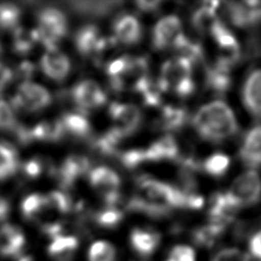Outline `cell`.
<instances>
[{
  "mask_svg": "<svg viewBox=\"0 0 261 261\" xmlns=\"http://www.w3.org/2000/svg\"><path fill=\"white\" fill-rule=\"evenodd\" d=\"M21 212L30 220H40L48 212H51L46 195L32 194L25 197L21 203Z\"/></svg>",
  "mask_w": 261,
  "mask_h": 261,
  "instance_id": "cell-27",
  "label": "cell"
},
{
  "mask_svg": "<svg viewBox=\"0 0 261 261\" xmlns=\"http://www.w3.org/2000/svg\"><path fill=\"white\" fill-rule=\"evenodd\" d=\"M226 15L238 28H249L261 21V2H228L225 7Z\"/></svg>",
  "mask_w": 261,
  "mask_h": 261,
  "instance_id": "cell-13",
  "label": "cell"
},
{
  "mask_svg": "<svg viewBox=\"0 0 261 261\" xmlns=\"http://www.w3.org/2000/svg\"><path fill=\"white\" fill-rule=\"evenodd\" d=\"M16 125L17 122L12 107L0 98V129L13 130Z\"/></svg>",
  "mask_w": 261,
  "mask_h": 261,
  "instance_id": "cell-42",
  "label": "cell"
},
{
  "mask_svg": "<svg viewBox=\"0 0 261 261\" xmlns=\"http://www.w3.org/2000/svg\"><path fill=\"white\" fill-rule=\"evenodd\" d=\"M224 194L236 209L254 205L261 198V177L256 171L248 170L239 175Z\"/></svg>",
  "mask_w": 261,
  "mask_h": 261,
  "instance_id": "cell-5",
  "label": "cell"
},
{
  "mask_svg": "<svg viewBox=\"0 0 261 261\" xmlns=\"http://www.w3.org/2000/svg\"><path fill=\"white\" fill-rule=\"evenodd\" d=\"M109 114L114 122L113 127L123 138L134 134L142 122V112L133 104L114 102L109 107Z\"/></svg>",
  "mask_w": 261,
  "mask_h": 261,
  "instance_id": "cell-10",
  "label": "cell"
},
{
  "mask_svg": "<svg viewBox=\"0 0 261 261\" xmlns=\"http://www.w3.org/2000/svg\"><path fill=\"white\" fill-rule=\"evenodd\" d=\"M102 38L100 37V32L93 24H88L81 28L76 32L74 38L77 51L85 56L97 53Z\"/></svg>",
  "mask_w": 261,
  "mask_h": 261,
  "instance_id": "cell-24",
  "label": "cell"
},
{
  "mask_svg": "<svg viewBox=\"0 0 261 261\" xmlns=\"http://www.w3.org/2000/svg\"><path fill=\"white\" fill-rule=\"evenodd\" d=\"M38 41L47 49L57 48L58 42L67 33L65 15L57 8H43L38 13V28L36 30Z\"/></svg>",
  "mask_w": 261,
  "mask_h": 261,
  "instance_id": "cell-4",
  "label": "cell"
},
{
  "mask_svg": "<svg viewBox=\"0 0 261 261\" xmlns=\"http://www.w3.org/2000/svg\"><path fill=\"white\" fill-rule=\"evenodd\" d=\"M219 3L216 1L204 2L201 7L197 8L192 15V24L200 33H209L219 21L216 15V9Z\"/></svg>",
  "mask_w": 261,
  "mask_h": 261,
  "instance_id": "cell-22",
  "label": "cell"
},
{
  "mask_svg": "<svg viewBox=\"0 0 261 261\" xmlns=\"http://www.w3.org/2000/svg\"><path fill=\"white\" fill-rule=\"evenodd\" d=\"M43 72L54 81H63L70 69L68 57L57 48L47 49L41 58Z\"/></svg>",
  "mask_w": 261,
  "mask_h": 261,
  "instance_id": "cell-14",
  "label": "cell"
},
{
  "mask_svg": "<svg viewBox=\"0 0 261 261\" xmlns=\"http://www.w3.org/2000/svg\"><path fill=\"white\" fill-rule=\"evenodd\" d=\"M192 65L188 59L178 56L164 62L157 81L161 91H171L181 98L190 96L195 89Z\"/></svg>",
  "mask_w": 261,
  "mask_h": 261,
  "instance_id": "cell-3",
  "label": "cell"
},
{
  "mask_svg": "<svg viewBox=\"0 0 261 261\" xmlns=\"http://www.w3.org/2000/svg\"><path fill=\"white\" fill-rule=\"evenodd\" d=\"M18 167V155L15 149L0 143V180L11 176Z\"/></svg>",
  "mask_w": 261,
  "mask_h": 261,
  "instance_id": "cell-35",
  "label": "cell"
},
{
  "mask_svg": "<svg viewBox=\"0 0 261 261\" xmlns=\"http://www.w3.org/2000/svg\"><path fill=\"white\" fill-rule=\"evenodd\" d=\"M188 113L186 109L177 106H164L159 119L160 127L164 130L180 129L187 122Z\"/></svg>",
  "mask_w": 261,
  "mask_h": 261,
  "instance_id": "cell-29",
  "label": "cell"
},
{
  "mask_svg": "<svg viewBox=\"0 0 261 261\" xmlns=\"http://www.w3.org/2000/svg\"><path fill=\"white\" fill-rule=\"evenodd\" d=\"M120 160L122 164L127 168H136L140 164L147 162L144 149L128 150L120 155Z\"/></svg>",
  "mask_w": 261,
  "mask_h": 261,
  "instance_id": "cell-44",
  "label": "cell"
},
{
  "mask_svg": "<svg viewBox=\"0 0 261 261\" xmlns=\"http://www.w3.org/2000/svg\"><path fill=\"white\" fill-rule=\"evenodd\" d=\"M0 52H1V46H0Z\"/></svg>",
  "mask_w": 261,
  "mask_h": 261,
  "instance_id": "cell-52",
  "label": "cell"
},
{
  "mask_svg": "<svg viewBox=\"0 0 261 261\" xmlns=\"http://www.w3.org/2000/svg\"><path fill=\"white\" fill-rule=\"evenodd\" d=\"M23 172L25 173L27 176L31 177V178H36L38 177L43 170V164L40 160L38 159H31L29 161H27L23 164Z\"/></svg>",
  "mask_w": 261,
  "mask_h": 261,
  "instance_id": "cell-46",
  "label": "cell"
},
{
  "mask_svg": "<svg viewBox=\"0 0 261 261\" xmlns=\"http://www.w3.org/2000/svg\"><path fill=\"white\" fill-rule=\"evenodd\" d=\"M34 71H35V66L33 63L29 61H24L19 64L18 73H19V76H21L22 79H30L34 74Z\"/></svg>",
  "mask_w": 261,
  "mask_h": 261,
  "instance_id": "cell-48",
  "label": "cell"
},
{
  "mask_svg": "<svg viewBox=\"0 0 261 261\" xmlns=\"http://www.w3.org/2000/svg\"><path fill=\"white\" fill-rule=\"evenodd\" d=\"M95 220L103 227H115L122 220V212L114 206H107L105 209L97 212Z\"/></svg>",
  "mask_w": 261,
  "mask_h": 261,
  "instance_id": "cell-40",
  "label": "cell"
},
{
  "mask_svg": "<svg viewBox=\"0 0 261 261\" xmlns=\"http://www.w3.org/2000/svg\"><path fill=\"white\" fill-rule=\"evenodd\" d=\"M19 261H35L32 257H29V256H24L22 258H20Z\"/></svg>",
  "mask_w": 261,
  "mask_h": 261,
  "instance_id": "cell-51",
  "label": "cell"
},
{
  "mask_svg": "<svg viewBox=\"0 0 261 261\" xmlns=\"http://www.w3.org/2000/svg\"><path fill=\"white\" fill-rule=\"evenodd\" d=\"M90 167L87 157L82 155H70L58 169V179L63 187H70L80 176L85 174Z\"/></svg>",
  "mask_w": 261,
  "mask_h": 261,
  "instance_id": "cell-19",
  "label": "cell"
},
{
  "mask_svg": "<svg viewBox=\"0 0 261 261\" xmlns=\"http://www.w3.org/2000/svg\"><path fill=\"white\" fill-rule=\"evenodd\" d=\"M141 95L143 101L148 106H157L161 101V89L157 82H154L149 76L137 83L133 88Z\"/></svg>",
  "mask_w": 261,
  "mask_h": 261,
  "instance_id": "cell-32",
  "label": "cell"
},
{
  "mask_svg": "<svg viewBox=\"0 0 261 261\" xmlns=\"http://www.w3.org/2000/svg\"><path fill=\"white\" fill-rule=\"evenodd\" d=\"M226 226L227 225L225 224L209 220L207 224L202 225L194 230L191 243L194 244L199 250L200 248H210L219 241Z\"/></svg>",
  "mask_w": 261,
  "mask_h": 261,
  "instance_id": "cell-23",
  "label": "cell"
},
{
  "mask_svg": "<svg viewBox=\"0 0 261 261\" xmlns=\"http://www.w3.org/2000/svg\"><path fill=\"white\" fill-rule=\"evenodd\" d=\"M122 139H124L123 136L117 129L112 127L95 140L94 147L101 154L110 156L116 153L117 147Z\"/></svg>",
  "mask_w": 261,
  "mask_h": 261,
  "instance_id": "cell-36",
  "label": "cell"
},
{
  "mask_svg": "<svg viewBox=\"0 0 261 261\" xmlns=\"http://www.w3.org/2000/svg\"><path fill=\"white\" fill-rule=\"evenodd\" d=\"M69 5L76 12H80L85 15L92 16H104L110 13L115 6L119 5V2H86V1H76L70 2Z\"/></svg>",
  "mask_w": 261,
  "mask_h": 261,
  "instance_id": "cell-34",
  "label": "cell"
},
{
  "mask_svg": "<svg viewBox=\"0 0 261 261\" xmlns=\"http://www.w3.org/2000/svg\"><path fill=\"white\" fill-rule=\"evenodd\" d=\"M193 125L202 139L214 143L222 142L238 132V122L232 110L220 100L200 107L194 116Z\"/></svg>",
  "mask_w": 261,
  "mask_h": 261,
  "instance_id": "cell-2",
  "label": "cell"
},
{
  "mask_svg": "<svg viewBox=\"0 0 261 261\" xmlns=\"http://www.w3.org/2000/svg\"><path fill=\"white\" fill-rule=\"evenodd\" d=\"M77 246L79 242L75 237L60 232L51 237L48 253L54 261H69L75 254Z\"/></svg>",
  "mask_w": 261,
  "mask_h": 261,
  "instance_id": "cell-21",
  "label": "cell"
},
{
  "mask_svg": "<svg viewBox=\"0 0 261 261\" xmlns=\"http://www.w3.org/2000/svg\"><path fill=\"white\" fill-rule=\"evenodd\" d=\"M90 182L103 197L107 206H114L119 200L120 178L118 174L106 166H99L91 170Z\"/></svg>",
  "mask_w": 261,
  "mask_h": 261,
  "instance_id": "cell-9",
  "label": "cell"
},
{
  "mask_svg": "<svg viewBox=\"0 0 261 261\" xmlns=\"http://www.w3.org/2000/svg\"><path fill=\"white\" fill-rule=\"evenodd\" d=\"M75 105L84 112L97 109L106 102V95L99 85L93 81H82L71 91Z\"/></svg>",
  "mask_w": 261,
  "mask_h": 261,
  "instance_id": "cell-12",
  "label": "cell"
},
{
  "mask_svg": "<svg viewBox=\"0 0 261 261\" xmlns=\"http://www.w3.org/2000/svg\"><path fill=\"white\" fill-rule=\"evenodd\" d=\"M51 102V95L44 87L31 83H21L13 98V108L25 112H36L47 107Z\"/></svg>",
  "mask_w": 261,
  "mask_h": 261,
  "instance_id": "cell-6",
  "label": "cell"
},
{
  "mask_svg": "<svg viewBox=\"0 0 261 261\" xmlns=\"http://www.w3.org/2000/svg\"><path fill=\"white\" fill-rule=\"evenodd\" d=\"M207 261H253L244 247L226 245L215 248Z\"/></svg>",
  "mask_w": 261,
  "mask_h": 261,
  "instance_id": "cell-31",
  "label": "cell"
},
{
  "mask_svg": "<svg viewBox=\"0 0 261 261\" xmlns=\"http://www.w3.org/2000/svg\"><path fill=\"white\" fill-rule=\"evenodd\" d=\"M239 155L246 166H261V124L252 126L246 133Z\"/></svg>",
  "mask_w": 261,
  "mask_h": 261,
  "instance_id": "cell-15",
  "label": "cell"
},
{
  "mask_svg": "<svg viewBox=\"0 0 261 261\" xmlns=\"http://www.w3.org/2000/svg\"><path fill=\"white\" fill-rule=\"evenodd\" d=\"M138 8L143 11H153L160 5L159 1H139L136 3Z\"/></svg>",
  "mask_w": 261,
  "mask_h": 261,
  "instance_id": "cell-49",
  "label": "cell"
},
{
  "mask_svg": "<svg viewBox=\"0 0 261 261\" xmlns=\"http://www.w3.org/2000/svg\"><path fill=\"white\" fill-rule=\"evenodd\" d=\"M12 76L13 73L11 69L8 66L0 63V92L10 83Z\"/></svg>",
  "mask_w": 261,
  "mask_h": 261,
  "instance_id": "cell-47",
  "label": "cell"
},
{
  "mask_svg": "<svg viewBox=\"0 0 261 261\" xmlns=\"http://www.w3.org/2000/svg\"><path fill=\"white\" fill-rule=\"evenodd\" d=\"M144 150L147 162L174 160L179 157L178 145L172 136H164Z\"/></svg>",
  "mask_w": 261,
  "mask_h": 261,
  "instance_id": "cell-20",
  "label": "cell"
},
{
  "mask_svg": "<svg viewBox=\"0 0 261 261\" xmlns=\"http://www.w3.org/2000/svg\"><path fill=\"white\" fill-rule=\"evenodd\" d=\"M244 248L253 261H261V228L248 237Z\"/></svg>",
  "mask_w": 261,
  "mask_h": 261,
  "instance_id": "cell-43",
  "label": "cell"
},
{
  "mask_svg": "<svg viewBox=\"0 0 261 261\" xmlns=\"http://www.w3.org/2000/svg\"><path fill=\"white\" fill-rule=\"evenodd\" d=\"M88 261H116L117 251L114 245L105 240H98L91 244L87 253Z\"/></svg>",
  "mask_w": 261,
  "mask_h": 261,
  "instance_id": "cell-33",
  "label": "cell"
},
{
  "mask_svg": "<svg viewBox=\"0 0 261 261\" xmlns=\"http://www.w3.org/2000/svg\"><path fill=\"white\" fill-rule=\"evenodd\" d=\"M132 250L142 259H149L160 250L162 233L150 226L134 227L128 237Z\"/></svg>",
  "mask_w": 261,
  "mask_h": 261,
  "instance_id": "cell-7",
  "label": "cell"
},
{
  "mask_svg": "<svg viewBox=\"0 0 261 261\" xmlns=\"http://www.w3.org/2000/svg\"><path fill=\"white\" fill-rule=\"evenodd\" d=\"M38 41V35L35 31H28L22 28H16L13 34V49L19 54L30 52L34 44Z\"/></svg>",
  "mask_w": 261,
  "mask_h": 261,
  "instance_id": "cell-38",
  "label": "cell"
},
{
  "mask_svg": "<svg viewBox=\"0 0 261 261\" xmlns=\"http://www.w3.org/2000/svg\"><path fill=\"white\" fill-rule=\"evenodd\" d=\"M128 207L152 216H162L173 208H182V193L177 187L143 177L138 181L137 192L129 200Z\"/></svg>",
  "mask_w": 261,
  "mask_h": 261,
  "instance_id": "cell-1",
  "label": "cell"
},
{
  "mask_svg": "<svg viewBox=\"0 0 261 261\" xmlns=\"http://www.w3.org/2000/svg\"><path fill=\"white\" fill-rule=\"evenodd\" d=\"M9 212H10V205L8 201L4 197L0 196V222L4 221L8 217Z\"/></svg>",
  "mask_w": 261,
  "mask_h": 261,
  "instance_id": "cell-50",
  "label": "cell"
},
{
  "mask_svg": "<svg viewBox=\"0 0 261 261\" xmlns=\"http://www.w3.org/2000/svg\"><path fill=\"white\" fill-rule=\"evenodd\" d=\"M229 164L230 160L227 155L223 153H214L205 159L202 163V168L209 175L219 177L226 172Z\"/></svg>",
  "mask_w": 261,
  "mask_h": 261,
  "instance_id": "cell-37",
  "label": "cell"
},
{
  "mask_svg": "<svg viewBox=\"0 0 261 261\" xmlns=\"http://www.w3.org/2000/svg\"><path fill=\"white\" fill-rule=\"evenodd\" d=\"M182 34L180 19L176 15H166L160 18L153 29V47L156 50L172 48Z\"/></svg>",
  "mask_w": 261,
  "mask_h": 261,
  "instance_id": "cell-11",
  "label": "cell"
},
{
  "mask_svg": "<svg viewBox=\"0 0 261 261\" xmlns=\"http://www.w3.org/2000/svg\"><path fill=\"white\" fill-rule=\"evenodd\" d=\"M210 35L213 37L218 48V59L216 62L231 69L240 59V45L232 33L219 20L211 30Z\"/></svg>",
  "mask_w": 261,
  "mask_h": 261,
  "instance_id": "cell-8",
  "label": "cell"
},
{
  "mask_svg": "<svg viewBox=\"0 0 261 261\" xmlns=\"http://www.w3.org/2000/svg\"><path fill=\"white\" fill-rule=\"evenodd\" d=\"M115 41L125 45H134L142 38V25L137 17L130 14H122L113 22Z\"/></svg>",
  "mask_w": 261,
  "mask_h": 261,
  "instance_id": "cell-18",
  "label": "cell"
},
{
  "mask_svg": "<svg viewBox=\"0 0 261 261\" xmlns=\"http://www.w3.org/2000/svg\"><path fill=\"white\" fill-rule=\"evenodd\" d=\"M243 102L253 116L261 118V68L247 76L243 87Z\"/></svg>",
  "mask_w": 261,
  "mask_h": 261,
  "instance_id": "cell-16",
  "label": "cell"
},
{
  "mask_svg": "<svg viewBox=\"0 0 261 261\" xmlns=\"http://www.w3.org/2000/svg\"><path fill=\"white\" fill-rule=\"evenodd\" d=\"M230 69L216 62L206 70V85L216 94H224L230 87Z\"/></svg>",
  "mask_w": 261,
  "mask_h": 261,
  "instance_id": "cell-25",
  "label": "cell"
},
{
  "mask_svg": "<svg viewBox=\"0 0 261 261\" xmlns=\"http://www.w3.org/2000/svg\"><path fill=\"white\" fill-rule=\"evenodd\" d=\"M128 60H129L128 56H121V57H118V58L112 60L107 65L106 71L110 77V82L118 80L123 75V73L127 67Z\"/></svg>",
  "mask_w": 261,
  "mask_h": 261,
  "instance_id": "cell-45",
  "label": "cell"
},
{
  "mask_svg": "<svg viewBox=\"0 0 261 261\" xmlns=\"http://www.w3.org/2000/svg\"><path fill=\"white\" fill-rule=\"evenodd\" d=\"M25 246L22 230L12 224H4L0 228V255L8 258L19 256Z\"/></svg>",
  "mask_w": 261,
  "mask_h": 261,
  "instance_id": "cell-17",
  "label": "cell"
},
{
  "mask_svg": "<svg viewBox=\"0 0 261 261\" xmlns=\"http://www.w3.org/2000/svg\"><path fill=\"white\" fill-rule=\"evenodd\" d=\"M64 132L74 137L86 138L91 132V125L85 115L80 113H66L61 118Z\"/></svg>",
  "mask_w": 261,
  "mask_h": 261,
  "instance_id": "cell-30",
  "label": "cell"
},
{
  "mask_svg": "<svg viewBox=\"0 0 261 261\" xmlns=\"http://www.w3.org/2000/svg\"><path fill=\"white\" fill-rule=\"evenodd\" d=\"M46 198L52 212L67 213L71 208L70 198L62 192H51L50 194L46 195Z\"/></svg>",
  "mask_w": 261,
  "mask_h": 261,
  "instance_id": "cell-41",
  "label": "cell"
},
{
  "mask_svg": "<svg viewBox=\"0 0 261 261\" xmlns=\"http://www.w3.org/2000/svg\"><path fill=\"white\" fill-rule=\"evenodd\" d=\"M64 128L60 120L57 121H43L32 128H29L30 140L41 141H58L63 137Z\"/></svg>",
  "mask_w": 261,
  "mask_h": 261,
  "instance_id": "cell-28",
  "label": "cell"
},
{
  "mask_svg": "<svg viewBox=\"0 0 261 261\" xmlns=\"http://www.w3.org/2000/svg\"><path fill=\"white\" fill-rule=\"evenodd\" d=\"M20 9L10 3L0 4V29H16L20 19Z\"/></svg>",
  "mask_w": 261,
  "mask_h": 261,
  "instance_id": "cell-39",
  "label": "cell"
},
{
  "mask_svg": "<svg viewBox=\"0 0 261 261\" xmlns=\"http://www.w3.org/2000/svg\"><path fill=\"white\" fill-rule=\"evenodd\" d=\"M161 261H201V253L191 242H178L166 249Z\"/></svg>",
  "mask_w": 261,
  "mask_h": 261,
  "instance_id": "cell-26",
  "label": "cell"
}]
</instances>
